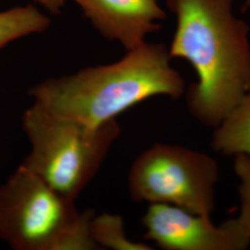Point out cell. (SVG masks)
Returning a JSON list of instances; mask_svg holds the SVG:
<instances>
[{"instance_id": "4", "label": "cell", "mask_w": 250, "mask_h": 250, "mask_svg": "<svg viewBox=\"0 0 250 250\" xmlns=\"http://www.w3.org/2000/svg\"><path fill=\"white\" fill-rule=\"evenodd\" d=\"M75 200L21 164L0 186V239L16 250H64L80 219Z\"/></svg>"}, {"instance_id": "10", "label": "cell", "mask_w": 250, "mask_h": 250, "mask_svg": "<svg viewBox=\"0 0 250 250\" xmlns=\"http://www.w3.org/2000/svg\"><path fill=\"white\" fill-rule=\"evenodd\" d=\"M91 234L99 250H152L150 246L146 244L131 241L127 237L124 220L119 215L95 214L91 222Z\"/></svg>"}, {"instance_id": "7", "label": "cell", "mask_w": 250, "mask_h": 250, "mask_svg": "<svg viewBox=\"0 0 250 250\" xmlns=\"http://www.w3.org/2000/svg\"><path fill=\"white\" fill-rule=\"evenodd\" d=\"M99 34L117 41L126 50L161 29L166 14L159 0H72Z\"/></svg>"}, {"instance_id": "12", "label": "cell", "mask_w": 250, "mask_h": 250, "mask_svg": "<svg viewBox=\"0 0 250 250\" xmlns=\"http://www.w3.org/2000/svg\"><path fill=\"white\" fill-rule=\"evenodd\" d=\"M47 11H49L53 15H58L61 13L62 8L65 7L66 3L69 0H33Z\"/></svg>"}, {"instance_id": "13", "label": "cell", "mask_w": 250, "mask_h": 250, "mask_svg": "<svg viewBox=\"0 0 250 250\" xmlns=\"http://www.w3.org/2000/svg\"><path fill=\"white\" fill-rule=\"evenodd\" d=\"M246 1V6H250V0H245Z\"/></svg>"}, {"instance_id": "3", "label": "cell", "mask_w": 250, "mask_h": 250, "mask_svg": "<svg viewBox=\"0 0 250 250\" xmlns=\"http://www.w3.org/2000/svg\"><path fill=\"white\" fill-rule=\"evenodd\" d=\"M22 128L31 151L21 164L73 200L98 173L121 134L116 120L91 127L59 116L36 102L23 113Z\"/></svg>"}, {"instance_id": "11", "label": "cell", "mask_w": 250, "mask_h": 250, "mask_svg": "<svg viewBox=\"0 0 250 250\" xmlns=\"http://www.w3.org/2000/svg\"><path fill=\"white\" fill-rule=\"evenodd\" d=\"M233 169L239 179L240 211L236 221L250 238V157L245 154L234 156Z\"/></svg>"}, {"instance_id": "1", "label": "cell", "mask_w": 250, "mask_h": 250, "mask_svg": "<svg viewBox=\"0 0 250 250\" xmlns=\"http://www.w3.org/2000/svg\"><path fill=\"white\" fill-rule=\"evenodd\" d=\"M232 0H167L176 17L171 59L191 64L197 81L187 93L191 115L216 128L250 92V28Z\"/></svg>"}, {"instance_id": "9", "label": "cell", "mask_w": 250, "mask_h": 250, "mask_svg": "<svg viewBox=\"0 0 250 250\" xmlns=\"http://www.w3.org/2000/svg\"><path fill=\"white\" fill-rule=\"evenodd\" d=\"M51 20L33 5L0 11V48L20 38L43 33Z\"/></svg>"}, {"instance_id": "2", "label": "cell", "mask_w": 250, "mask_h": 250, "mask_svg": "<svg viewBox=\"0 0 250 250\" xmlns=\"http://www.w3.org/2000/svg\"><path fill=\"white\" fill-rule=\"evenodd\" d=\"M126 51L116 62L42 81L29 95L55 114L91 127L116 120L153 97L183 95L185 81L170 65L166 45L144 42Z\"/></svg>"}, {"instance_id": "8", "label": "cell", "mask_w": 250, "mask_h": 250, "mask_svg": "<svg viewBox=\"0 0 250 250\" xmlns=\"http://www.w3.org/2000/svg\"><path fill=\"white\" fill-rule=\"evenodd\" d=\"M211 147L225 156L250 157V92L215 128Z\"/></svg>"}, {"instance_id": "5", "label": "cell", "mask_w": 250, "mask_h": 250, "mask_svg": "<svg viewBox=\"0 0 250 250\" xmlns=\"http://www.w3.org/2000/svg\"><path fill=\"white\" fill-rule=\"evenodd\" d=\"M218 179L219 167L210 156L177 145L155 144L134 160L128 187L136 202L169 204L210 216Z\"/></svg>"}, {"instance_id": "6", "label": "cell", "mask_w": 250, "mask_h": 250, "mask_svg": "<svg viewBox=\"0 0 250 250\" xmlns=\"http://www.w3.org/2000/svg\"><path fill=\"white\" fill-rule=\"evenodd\" d=\"M145 238L165 250H244L250 236L236 219L216 226L209 215L169 204H150L142 219Z\"/></svg>"}]
</instances>
